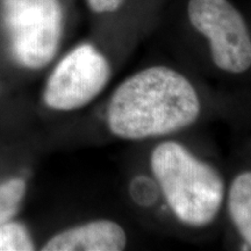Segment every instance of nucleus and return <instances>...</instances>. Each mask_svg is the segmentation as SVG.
<instances>
[{"label":"nucleus","instance_id":"nucleus-1","mask_svg":"<svg viewBox=\"0 0 251 251\" xmlns=\"http://www.w3.org/2000/svg\"><path fill=\"white\" fill-rule=\"evenodd\" d=\"M202 99L192 79L165 64L139 69L115 86L106 107L111 135L126 142L170 139L199 121Z\"/></svg>","mask_w":251,"mask_h":251},{"label":"nucleus","instance_id":"nucleus-2","mask_svg":"<svg viewBox=\"0 0 251 251\" xmlns=\"http://www.w3.org/2000/svg\"><path fill=\"white\" fill-rule=\"evenodd\" d=\"M148 168L159 197L178 224L203 229L218 220L227 186L214 164L170 137L152 147Z\"/></svg>","mask_w":251,"mask_h":251},{"label":"nucleus","instance_id":"nucleus-3","mask_svg":"<svg viewBox=\"0 0 251 251\" xmlns=\"http://www.w3.org/2000/svg\"><path fill=\"white\" fill-rule=\"evenodd\" d=\"M4 23L17 61L41 69L57 54L64 14L58 0H2Z\"/></svg>","mask_w":251,"mask_h":251},{"label":"nucleus","instance_id":"nucleus-4","mask_svg":"<svg viewBox=\"0 0 251 251\" xmlns=\"http://www.w3.org/2000/svg\"><path fill=\"white\" fill-rule=\"evenodd\" d=\"M191 27L206 40L218 70L241 75L251 68V36L240 11L229 0H188Z\"/></svg>","mask_w":251,"mask_h":251},{"label":"nucleus","instance_id":"nucleus-5","mask_svg":"<svg viewBox=\"0 0 251 251\" xmlns=\"http://www.w3.org/2000/svg\"><path fill=\"white\" fill-rule=\"evenodd\" d=\"M112 75L109 59L91 43H81L50 74L43 100L55 111H77L98 98L108 86Z\"/></svg>","mask_w":251,"mask_h":251},{"label":"nucleus","instance_id":"nucleus-6","mask_svg":"<svg viewBox=\"0 0 251 251\" xmlns=\"http://www.w3.org/2000/svg\"><path fill=\"white\" fill-rule=\"evenodd\" d=\"M127 230L111 219H98L63 230L45 244V251H121L128 246Z\"/></svg>","mask_w":251,"mask_h":251},{"label":"nucleus","instance_id":"nucleus-7","mask_svg":"<svg viewBox=\"0 0 251 251\" xmlns=\"http://www.w3.org/2000/svg\"><path fill=\"white\" fill-rule=\"evenodd\" d=\"M225 205L237 234L251 250V171L241 172L231 180Z\"/></svg>","mask_w":251,"mask_h":251},{"label":"nucleus","instance_id":"nucleus-8","mask_svg":"<svg viewBox=\"0 0 251 251\" xmlns=\"http://www.w3.org/2000/svg\"><path fill=\"white\" fill-rule=\"evenodd\" d=\"M26 185L21 179H12L0 185V225L7 222L17 213Z\"/></svg>","mask_w":251,"mask_h":251},{"label":"nucleus","instance_id":"nucleus-9","mask_svg":"<svg viewBox=\"0 0 251 251\" xmlns=\"http://www.w3.org/2000/svg\"><path fill=\"white\" fill-rule=\"evenodd\" d=\"M34 250L29 234L19 224L0 225V251Z\"/></svg>","mask_w":251,"mask_h":251},{"label":"nucleus","instance_id":"nucleus-10","mask_svg":"<svg viewBox=\"0 0 251 251\" xmlns=\"http://www.w3.org/2000/svg\"><path fill=\"white\" fill-rule=\"evenodd\" d=\"M87 5L97 14L114 13L120 9L127 0H86Z\"/></svg>","mask_w":251,"mask_h":251}]
</instances>
